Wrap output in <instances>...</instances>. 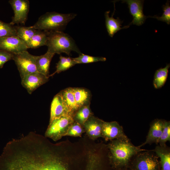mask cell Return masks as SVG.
Masks as SVG:
<instances>
[{
    "mask_svg": "<svg viewBox=\"0 0 170 170\" xmlns=\"http://www.w3.org/2000/svg\"><path fill=\"white\" fill-rule=\"evenodd\" d=\"M108 148L110 160L115 167L120 168L127 166L136 154L146 150L134 145L128 138L112 140Z\"/></svg>",
    "mask_w": 170,
    "mask_h": 170,
    "instance_id": "obj_1",
    "label": "cell"
},
{
    "mask_svg": "<svg viewBox=\"0 0 170 170\" xmlns=\"http://www.w3.org/2000/svg\"><path fill=\"white\" fill-rule=\"evenodd\" d=\"M74 13L62 14L48 12L41 15L33 26L36 30L46 31H61L76 16Z\"/></svg>",
    "mask_w": 170,
    "mask_h": 170,
    "instance_id": "obj_2",
    "label": "cell"
},
{
    "mask_svg": "<svg viewBox=\"0 0 170 170\" xmlns=\"http://www.w3.org/2000/svg\"><path fill=\"white\" fill-rule=\"evenodd\" d=\"M46 46L48 50L54 54L64 53L69 56L72 51L82 54L72 37L61 31H48Z\"/></svg>",
    "mask_w": 170,
    "mask_h": 170,
    "instance_id": "obj_3",
    "label": "cell"
},
{
    "mask_svg": "<svg viewBox=\"0 0 170 170\" xmlns=\"http://www.w3.org/2000/svg\"><path fill=\"white\" fill-rule=\"evenodd\" d=\"M132 158V170H162L159 158L152 150L140 152Z\"/></svg>",
    "mask_w": 170,
    "mask_h": 170,
    "instance_id": "obj_4",
    "label": "cell"
},
{
    "mask_svg": "<svg viewBox=\"0 0 170 170\" xmlns=\"http://www.w3.org/2000/svg\"><path fill=\"white\" fill-rule=\"evenodd\" d=\"M74 122L73 116L71 115L62 116L53 120L49 122L45 136L55 141L58 140L65 136Z\"/></svg>",
    "mask_w": 170,
    "mask_h": 170,
    "instance_id": "obj_5",
    "label": "cell"
},
{
    "mask_svg": "<svg viewBox=\"0 0 170 170\" xmlns=\"http://www.w3.org/2000/svg\"><path fill=\"white\" fill-rule=\"evenodd\" d=\"M37 56L32 55L27 51L14 54V61L21 79L28 74L38 72L36 66Z\"/></svg>",
    "mask_w": 170,
    "mask_h": 170,
    "instance_id": "obj_6",
    "label": "cell"
},
{
    "mask_svg": "<svg viewBox=\"0 0 170 170\" xmlns=\"http://www.w3.org/2000/svg\"><path fill=\"white\" fill-rule=\"evenodd\" d=\"M8 2L14 13L10 24L13 26L15 24H19L25 25L29 10V1L28 0H10Z\"/></svg>",
    "mask_w": 170,
    "mask_h": 170,
    "instance_id": "obj_7",
    "label": "cell"
},
{
    "mask_svg": "<svg viewBox=\"0 0 170 170\" xmlns=\"http://www.w3.org/2000/svg\"><path fill=\"white\" fill-rule=\"evenodd\" d=\"M28 49L26 43L16 36L0 38V50L15 54L27 51Z\"/></svg>",
    "mask_w": 170,
    "mask_h": 170,
    "instance_id": "obj_8",
    "label": "cell"
},
{
    "mask_svg": "<svg viewBox=\"0 0 170 170\" xmlns=\"http://www.w3.org/2000/svg\"><path fill=\"white\" fill-rule=\"evenodd\" d=\"M102 136L106 141L128 138L125 134L122 127L116 121L106 122L104 121Z\"/></svg>",
    "mask_w": 170,
    "mask_h": 170,
    "instance_id": "obj_9",
    "label": "cell"
},
{
    "mask_svg": "<svg viewBox=\"0 0 170 170\" xmlns=\"http://www.w3.org/2000/svg\"><path fill=\"white\" fill-rule=\"evenodd\" d=\"M122 3H126L128 5L129 13L133 16V20L129 24H133L140 26L144 23L147 16L144 14L143 12L144 0H124Z\"/></svg>",
    "mask_w": 170,
    "mask_h": 170,
    "instance_id": "obj_10",
    "label": "cell"
},
{
    "mask_svg": "<svg viewBox=\"0 0 170 170\" xmlns=\"http://www.w3.org/2000/svg\"><path fill=\"white\" fill-rule=\"evenodd\" d=\"M49 77L38 72L31 73L21 79V84L23 87L31 94L40 86L48 81Z\"/></svg>",
    "mask_w": 170,
    "mask_h": 170,
    "instance_id": "obj_11",
    "label": "cell"
},
{
    "mask_svg": "<svg viewBox=\"0 0 170 170\" xmlns=\"http://www.w3.org/2000/svg\"><path fill=\"white\" fill-rule=\"evenodd\" d=\"M103 122L104 121L93 115L88 118L83 127L90 138L95 139L99 137H102V130Z\"/></svg>",
    "mask_w": 170,
    "mask_h": 170,
    "instance_id": "obj_12",
    "label": "cell"
},
{
    "mask_svg": "<svg viewBox=\"0 0 170 170\" xmlns=\"http://www.w3.org/2000/svg\"><path fill=\"white\" fill-rule=\"evenodd\" d=\"M67 115L73 116L65 105L59 92L54 96L51 104L49 122L61 116Z\"/></svg>",
    "mask_w": 170,
    "mask_h": 170,
    "instance_id": "obj_13",
    "label": "cell"
},
{
    "mask_svg": "<svg viewBox=\"0 0 170 170\" xmlns=\"http://www.w3.org/2000/svg\"><path fill=\"white\" fill-rule=\"evenodd\" d=\"M163 124V120L156 119L151 123L150 127L145 142L139 146L140 147L147 144L155 143L158 144L161 136Z\"/></svg>",
    "mask_w": 170,
    "mask_h": 170,
    "instance_id": "obj_14",
    "label": "cell"
},
{
    "mask_svg": "<svg viewBox=\"0 0 170 170\" xmlns=\"http://www.w3.org/2000/svg\"><path fill=\"white\" fill-rule=\"evenodd\" d=\"M55 54L48 50L44 54L37 56L36 66L38 72L49 77V69L52 59Z\"/></svg>",
    "mask_w": 170,
    "mask_h": 170,
    "instance_id": "obj_15",
    "label": "cell"
},
{
    "mask_svg": "<svg viewBox=\"0 0 170 170\" xmlns=\"http://www.w3.org/2000/svg\"><path fill=\"white\" fill-rule=\"evenodd\" d=\"M114 12V11L113 14L111 17L109 16L110 11L105 12V14L106 28L108 35L111 37H112L119 30L127 28L129 26V25L121 27L123 21H121L119 17H117L116 19L114 18L113 15Z\"/></svg>",
    "mask_w": 170,
    "mask_h": 170,
    "instance_id": "obj_16",
    "label": "cell"
},
{
    "mask_svg": "<svg viewBox=\"0 0 170 170\" xmlns=\"http://www.w3.org/2000/svg\"><path fill=\"white\" fill-rule=\"evenodd\" d=\"M159 158L162 170H170V149L166 145H158L152 150Z\"/></svg>",
    "mask_w": 170,
    "mask_h": 170,
    "instance_id": "obj_17",
    "label": "cell"
},
{
    "mask_svg": "<svg viewBox=\"0 0 170 170\" xmlns=\"http://www.w3.org/2000/svg\"><path fill=\"white\" fill-rule=\"evenodd\" d=\"M48 31L37 30L27 44L28 48H36L46 45L48 40Z\"/></svg>",
    "mask_w": 170,
    "mask_h": 170,
    "instance_id": "obj_18",
    "label": "cell"
},
{
    "mask_svg": "<svg viewBox=\"0 0 170 170\" xmlns=\"http://www.w3.org/2000/svg\"><path fill=\"white\" fill-rule=\"evenodd\" d=\"M60 93L65 105L70 112L73 115L79 108L75 99L72 88H67Z\"/></svg>",
    "mask_w": 170,
    "mask_h": 170,
    "instance_id": "obj_19",
    "label": "cell"
},
{
    "mask_svg": "<svg viewBox=\"0 0 170 170\" xmlns=\"http://www.w3.org/2000/svg\"><path fill=\"white\" fill-rule=\"evenodd\" d=\"M75 99L78 108L89 103L90 93L87 90L82 88H72Z\"/></svg>",
    "mask_w": 170,
    "mask_h": 170,
    "instance_id": "obj_20",
    "label": "cell"
},
{
    "mask_svg": "<svg viewBox=\"0 0 170 170\" xmlns=\"http://www.w3.org/2000/svg\"><path fill=\"white\" fill-rule=\"evenodd\" d=\"M170 64H167L164 68H161L157 70L154 76L153 84L156 89L162 88L166 81L168 76Z\"/></svg>",
    "mask_w": 170,
    "mask_h": 170,
    "instance_id": "obj_21",
    "label": "cell"
},
{
    "mask_svg": "<svg viewBox=\"0 0 170 170\" xmlns=\"http://www.w3.org/2000/svg\"><path fill=\"white\" fill-rule=\"evenodd\" d=\"M90 104L82 106L74 113L73 118L74 122L83 126L84 124L93 113L91 112Z\"/></svg>",
    "mask_w": 170,
    "mask_h": 170,
    "instance_id": "obj_22",
    "label": "cell"
},
{
    "mask_svg": "<svg viewBox=\"0 0 170 170\" xmlns=\"http://www.w3.org/2000/svg\"><path fill=\"white\" fill-rule=\"evenodd\" d=\"M16 36L23 40L27 45L37 31L33 26H16Z\"/></svg>",
    "mask_w": 170,
    "mask_h": 170,
    "instance_id": "obj_23",
    "label": "cell"
},
{
    "mask_svg": "<svg viewBox=\"0 0 170 170\" xmlns=\"http://www.w3.org/2000/svg\"><path fill=\"white\" fill-rule=\"evenodd\" d=\"M75 65L76 64L73 58L60 56L59 61L56 64V71L53 74L49 75V77L56 73H59L65 71Z\"/></svg>",
    "mask_w": 170,
    "mask_h": 170,
    "instance_id": "obj_24",
    "label": "cell"
},
{
    "mask_svg": "<svg viewBox=\"0 0 170 170\" xmlns=\"http://www.w3.org/2000/svg\"><path fill=\"white\" fill-rule=\"evenodd\" d=\"M16 26L3 22L0 20V38L16 36Z\"/></svg>",
    "mask_w": 170,
    "mask_h": 170,
    "instance_id": "obj_25",
    "label": "cell"
},
{
    "mask_svg": "<svg viewBox=\"0 0 170 170\" xmlns=\"http://www.w3.org/2000/svg\"><path fill=\"white\" fill-rule=\"evenodd\" d=\"M73 59L76 64L104 61L106 60L105 57L91 56L82 53L79 54L78 57L73 58Z\"/></svg>",
    "mask_w": 170,
    "mask_h": 170,
    "instance_id": "obj_26",
    "label": "cell"
},
{
    "mask_svg": "<svg viewBox=\"0 0 170 170\" xmlns=\"http://www.w3.org/2000/svg\"><path fill=\"white\" fill-rule=\"evenodd\" d=\"M170 140V122L163 120V124L162 134L159 141L158 144L161 146L166 144V143Z\"/></svg>",
    "mask_w": 170,
    "mask_h": 170,
    "instance_id": "obj_27",
    "label": "cell"
},
{
    "mask_svg": "<svg viewBox=\"0 0 170 170\" xmlns=\"http://www.w3.org/2000/svg\"><path fill=\"white\" fill-rule=\"evenodd\" d=\"M85 132V130L81 125L74 122L69 128L65 136L74 137H81L82 134Z\"/></svg>",
    "mask_w": 170,
    "mask_h": 170,
    "instance_id": "obj_28",
    "label": "cell"
},
{
    "mask_svg": "<svg viewBox=\"0 0 170 170\" xmlns=\"http://www.w3.org/2000/svg\"><path fill=\"white\" fill-rule=\"evenodd\" d=\"M163 12L161 16L155 15L154 16H148V17L156 18L157 20L166 22L168 25L170 24V6L169 1H167L165 5L162 6Z\"/></svg>",
    "mask_w": 170,
    "mask_h": 170,
    "instance_id": "obj_29",
    "label": "cell"
},
{
    "mask_svg": "<svg viewBox=\"0 0 170 170\" xmlns=\"http://www.w3.org/2000/svg\"><path fill=\"white\" fill-rule=\"evenodd\" d=\"M14 54L5 51L0 50V68H3L7 61L13 60Z\"/></svg>",
    "mask_w": 170,
    "mask_h": 170,
    "instance_id": "obj_30",
    "label": "cell"
},
{
    "mask_svg": "<svg viewBox=\"0 0 170 170\" xmlns=\"http://www.w3.org/2000/svg\"><path fill=\"white\" fill-rule=\"evenodd\" d=\"M120 170H121L120 169ZM127 170V169H125V170Z\"/></svg>",
    "mask_w": 170,
    "mask_h": 170,
    "instance_id": "obj_31",
    "label": "cell"
}]
</instances>
